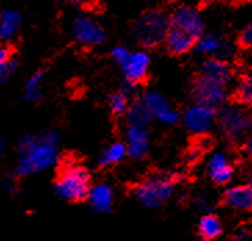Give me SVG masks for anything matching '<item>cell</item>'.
<instances>
[{"label": "cell", "instance_id": "34", "mask_svg": "<svg viewBox=\"0 0 252 241\" xmlns=\"http://www.w3.org/2000/svg\"><path fill=\"white\" fill-rule=\"evenodd\" d=\"M4 154H6V143H4V139L0 136V161L3 160Z\"/></svg>", "mask_w": 252, "mask_h": 241}, {"label": "cell", "instance_id": "16", "mask_svg": "<svg viewBox=\"0 0 252 241\" xmlns=\"http://www.w3.org/2000/svg\"><path fill=\"white\" fill-rule=\"evenodd\" d=\"M92 208L96 212H110L114 204V190L108 183H97L92 186L88 196Z\"/></svg>", "mask_w": 252, "mask_h": 241}, {"label": "cell", "instance_id": "5", "mask_svg": "<svg viewBox=\"0 0 252 241\" xmlns=\"http://www.w3.org/2000/svg\"><path fill=\"white\" fill-rule=\"evenodd\" d=\"M223 135L231 141H241L252 131V115L243 107L226 105L216 115Z\"/></svg>", "mask_w": 252, "mask_h": 241}, {"label": "cell", "instance_id": "14", "mask_svg": "<svg viewBox=\"0 0 252 241\" xmlns=\"http://www.w3.org/2000/svg\"><path fill=\"white\" fill-rule=\"evenodd\" d=\"M207 171L209 177L218 184L229 183L234 173L229 157L224 153L212 154L207 162Z\"/></svg>", "mask_w": 252, "mask_h": 241}, {"label": "cell", "instance_id": "9", "mask_svg": "<svg viewBox=\"0 0 252 241\" xmlns=\"http://www.w3.org/2000/svg\"><path fill=\"white\" fill-rule=\"evenodd\" d=\"M72 36L83 46H100L105 42L107 35L101 24L88 14H79L72 22Z\"/></svg>", "mask_w": 252, "mask_h": 241}, {"label": "cell", "instance_id": "36", "mask_svg": "<svg viewBox=\"0 0 252 241\" xmlns=\"http://www.w3.org/2000/svg\"><path fill=\"white\" fill-rule=\"evenodd\" d=\"M172 3H178V4H183V3H189L190 0H169Z\"/></svg>", "mask_w": 252, "mask_h": 241}, {"label": "cell", "instance_id": "17", "mask_svg": "<svg viewBox=\"0 0 252 241\" xmlns=\"http://www.w3.org/2000/svg\"><path fill=\"white\" fill-rule=\"evenodd\" d=\"M223 203L236 211L252 209V191L248 186H233L223 194Z\"/></svg>", "mask_w": 252, "mask_h": 241}, {"label": "cell", "instance_id": "25", "mask_svg": "<svg viewBox=\"0 0 252 241\" xmlns=\"http://www.w3.org/2000/svg\"><path fill=\"white\" fill-rule=\"evenodd\" d=\"M126 118H127L129 125H143V126H146L151 121L150 114L144 108V105L141 104L139 99L130 103L129 110L126 112Z\"/></svg>", "mask_w": 252, "mask_h": 241}, {"label": "cell", "instance_id": "31", "mask_svg": "<svg viewBox=\"0 0 252 241\" xmlns=\"http://www.w3.org/2000/svg\"><path fill=\"white\" fill-rule=\"evenodd\" d=\"M11 60V56H10V50H8L6 46L0 44V66L6 64L7 61Z\"/></svg>", "mask_w": 252, "mask_h": 241}, {"label": "cell", "instance_id": "32", "mask_svg": "<svg viewBox=\"0 0 252 241\" xmlns=\"http://www.w3.org/2000/svg\"><path fill=\"white\" fill-rule=\"evenodd\" d=\"M234 241H252V233L248 230H240L236 234V239Z\"/></svg>", "mask_w": 252, "mask_h": 241}, {"label": "cell", "instance_id": "1", "mask_svg": "<svg viewBox=\"0 0 252 241\" xmlns=\"http://www.w3.org/2000/svg\"><path fill=\"white\" fill-rule=\"evenodd\" d=\"M59 135L54 131L24 136L17 144L15 176L27 177L53 168L59 160Z\"/></svg>", "mask_w": 252, "mask_h": 241}, {"label": "cell", "instance_id": "28", "mask_svg": "<svg viewBox=\"0 0 252 241\" xmlns=\"http://www.w3.org/2000/svg\"><path fill=\"white\" fill-rule=\"evenodd\" d=\"M238 43L241 44L244 49H251L252 50V22L248 24L244 30L241 31L238 36Z\"/></svg>", "mask_w": 252, "mask_h": 241}, {"label": "cell", "instance_id": "15", "mask_svg": "<svg viewBox=\"0 0 252 241\" xmlns=\"http://www.w3.org/2000/svg\"><path fill=\"white\" fill-rule=\"evenodd\" d=\"M200 75L227 85L233 76V68L227 60L208 57L200 66Z\"/></svg>", "mask_w": 252, "mask_h": 241}, {"label": "cell", "instance_id": "8", "mask_svg": "<svg viewBox=\"0 0 252 241\" xmlns=\"http://www.w3.org/2000/svg\"><path fill=\"white\" fill-rule=\"evenodd\" d=\"M216 115H218V111L215 107L195 102L186 108L182 121L187 131L195 135H202L209 131L212 125L215 124Z\"/></svg>", "mask_w": 252, "mask_h": 241}, {"label": "cell", "instance_id": "26", "mask_svg": "<svg viewBox=\"0 0 252 241\" xmlns=\"http://www.w3.org/2000/svg\"><path fill=\"white\" fill-rule=\"evenodd\" d=\"M130 54H132V51L129 50L126 46H117L111 50V59L114 60V63H117L119 67H122L130 57Z\"/></svg>", "mask_w": 252, "mask_h": 241}, {"label": "cell", "instance_id": "3", "mask_svg": "<svg viewBox=\"0 0 252 241\" xmlns=\"http://www.w3.org/2000/svg\"><path fill=\"white\" fill-rule=\"evenodd\" d=\"M178 177L173 175H151L140 182L133 190L137 203L149 209L163 205L175 194Z\"/></svg>", "mask_w": 252, "mask_h": 241}, {"label": "cell", "instance_id": "39", "mask_svg": "<svg viewBox=\"0 0 252 241\" xmlns=\"http://www.w3.org/2000/svg\"><path fill=\"white\" fill-rule=\"evenodd\" d=\"M202 241H205V240H202Z\"/></svg>", "mask_w": 252, "mask_h": 241}, {"label": "cell", "instance_id": "12", "mask_svg": "<svg viewBox=\"0 0 252 241\" xmlns=\"http://www.w3.org/2000/svg\"><path fill=\"white\" fill-rule=\"evenodd\" d=\"M126 151L133 160L144 158L150 151V133L143 125H129L125 133Z\"/></svg>", "mask_w": 252, "mask_h": 241}, {"label": "cell", "instance_id": "2", "mask_svg": "<svg viewBox=\"0 0 252 241\" xmlns=\"http://www.w3.org/2000/svg\"><path fill=\"white\" fill-rule=\"evenodd\" d=\"M90 189V173L83 165L69 162L61 168L56 180V193L60 198L69 203H79L88 200Z\"/></svg>", "mask_w": 252, "mask_h": 241}, {"label": "cell", "instance_id": "35", "mask_svg": "<svg viewBox=\"0 0 252 241\" xmlns=\"http://www.w3.org/2000/svg\"><path fill=\"white\" fill-rule=\"evenodd\" d=\"M72 6H75V7H81V6H85L86 4V1L88 0H68Z\"/></svg>", "mask_w": 252, "mask_h": 241}, {"label": "cell", "instance_id": "30", "mask_svg": "<svg viewBox=\"0 0 252 241\" xmlns=\"http://www.w3.org/2000/svg\"><path fill=\"white\" fill-rule=\"evenodd\" d=\"M3 186H4V189H6V191L10 196H18L20 187H18V184L15 182V179H6V182L3 183Z\"/></svg>", "mask_w": 252, "mask_h": 241}, {"label": "cell", "instance_id": "4", "mask_svg": "<svg viewBox=\"0 0 252 241\" xmlns=\"http://www.w3.org/2000/svg\"><path fill=\"white\" fill-rule=\"evenodd\" d=\"M171 27L169 14L159 8H153L140 15L134 25V37L144 47H156L163 43Z\"/></svg>", "mask_w": 252, "mask_h": 241}, {"label": "cell", "instance_id": "20", "mask_svg": "<svg viewBox=\"0 0 252 241\" xmlns=\"http://www.w3.org/2000/svg\"><path fill=\"white\" fill-rule=\"evenodd\" d=\"M126 155H127V151H126L125 143L114 141V143L108 144L101 151V154L98 155L97 164L100 167H111V165L119 164L121 161L125 158Z\"/></svg>", "mask_w": 252, "mask_h": 241}, {"label": "cell", "instance_id": "21", "mask_svg": "<svg viewBox=\"0 0 252 241\" xmlns=\"http://www.w3.org/2000/svg\"><path fill=\"white\" fill-rule=\"evenodd\" d=\"M222 222L216 215H212V213L204 215L198 223V232H200L201 239L205 241L218 239L222 234Z\"/></svg>", "mask_w": 252, "mask_h": 241}, {"label": "cell", "instance_id": "18", "mask_svg": "<svg viewBox=\"0 0 252 241\" xmlns=\"http://www.w3.org/2000/svg\"><path fill=\"white\" fill-rule=\"evenodd\" d=\"M139 100L141 102V104L144 105V108L147 110V112L150 114L151 119H159L163 112L171 108V104L168 103L166 97L159 93V92H146L144 95H141L139 97Z\"/></svg>", "mask_w": 252, "mask_h": 241}, {"label": "cell", "instance_id": "23", "mask_svg": "<svg viewBox=\"0 0 252 241\" xmlns=\"http://www.w3.org/2000/svg\"><path fill=\"white\" fill-rule=\"evenodd\" d=\"M43 95V73L35 72L31 75L25 86H24V97L30 103H35L42 99Z\"/></svg>", "mask_w": 252, "mask_h": 241}, {"label": "cell", "instance_id": "13", "mask_svg": "<svg viewBox=\"0 0 252 241\" xmlns=\"http://www.w3.org/2000/svg\"><path fill=\"white\" fill-rule=\"evenodd\" d=\"M195 42H197V37L191 36L190 34L183 32L175 27H169L163 44H165L166 50L173 56H183V54H187L189 51L193 50Z\"/></svg>", "mask_w": 252, "mask_h": 241}, {"label": "cell", "instance_id": "33", "mask_svg": "<svg viewBox=\"0 0 252 241\" xmlns=\"http://www.w3.org/2000/svg\"><path fill=\"white\" fill-rule=\"evenodd\" d=\"M245 151L248 154V157L252 160V131L250 132V135L245 139Z\"/></svg>", "mask_w": 252, "mask_h": 241}, {"label": "cell", "instance_id": "38", "mask_svg": "<svg viewBox=\"0 0 252 241\" xmlns=\"http://www.w3.org/2000/svg\"><path fill=\"white\" fill-rule=\"evenodd\" d=\"M248 187H250L252 191V175H251V177H250V184H248Z\"/></svg>", "mask_w": 252, "mask_h": 241}, {"label": "cell", "instance_id": "19", "mask_svg": "<svg viewBox=\"0 0 252 241\" xmlns=\"http://www.w3.org/2000/svg\"><path fill=\"white\" fill-rule=\"evenodd\" d=\"M21 27V14L17 10H6L0 14V40H11Z\"/></svg>", "mask_w": 252, "mask_h": 241}, {"label": "cell", "instance_id": "27", "mask_svg": "<svg viewBox=\"0 0 252 241\" xmlns=\"http://www.w3.org/2000/svg\"><path fill=\"white\" fill-rule=\"evenodd\" d=\"M15 68H17V63L14 60H10L6 64L0 66V85H3L4 82L10 79V76L14 73Z\"/></svg>", "mask_w": 252, "mask_h": 241}, {"label": "cell", "instance_id": "37", "mask_svg": "<svg viewBox=\"0 0 252 241\" xmlns=\"http://www.w3.org/2000/svg\"><path fill=\"white\" fill-rule=\"evenodd\" d=\"M218 1H222V3H234V1H238V0H218Z\"/></svg>", "mask_w": 252, "mask_h": 241}, {"label": "cell", "instance_id": "7", "mask_svg": "<svg viewBox=\"0 0 252 241\" xmlns=\"http://www.w3.org/2000/svg\"><path fill=\"white\" fill-rule=\"evenodd\" d=\"M226 88L227 85L224 83L198 75L191 85V95L195 99V102L218 108L226 102L227 97Z\"/></svg>", "mask_w": 252, "mask_h": 241}, {"label": "cell", "instance_id": "29", "mask_svg": "<svg viewBox=\"0 0 252 241\" xmlns=\"http://www.w3.org/2000/svg\"><path fill=\"white\" fill-rule=\"evenodd\" d=\"M158 121L163 125H175V124H178L179 121H180V115H179L178 111L173 110V108L171 107V108L166 111V112H163Z\"/></svg>", "mask_w": 252, "mask_h": 241}, {"label": "cell", "instance_id": "10", "mask_svg": "<svg viewBox=\"0 0 252 241\" xmlns=\"http://www.w3.org/2000/svg\"><path fill=\"white\" fill-rule=\"evenodd\" d=\"M150 66H151V57L147 51H132L130 57L121 67L125 78L126 88L133 89L136 85H139L146 79Z\"/></svg>", "mask_w": 252, "mask_h": 241}, {"label": "cell", "instance_id": "22", "mask_svg": "<svg viewBox=\"0 0 252 241\" xmlns=\"http://www.w3.org/2000/svg\"><path fill=\"white\" fill-rule=\"evenodd\" d=\"M132 89L124 88L122 90H118L115 93H112L108 97V108L111 111L115 117H122L126 115V112L129 110V105H130V97H129V92Z\"/></svg>", "mask_w": 252, "mask_h": 241}, {"label": "cell", "instance_id": "24", "mask_svg": "<svg viewBox=\"0 0 252 241\" xmlns=\"http://www.w3.org/2000/svg\"><path fill=\"white\" fill-rule=\"evenodd\" d=\"M234 100L241 105H252V75H244L236 85Z\"/></svg>", "mask_w": 252, "mask_h": 241}, {"label": "cell", "instance_id": "11", "mask_svg": "<svg viewBox=\"0 0 252 241\" xmlns=\"http://www.w3.org/2000/svg\"><path fill=\"white\" fill-rule=\"evenodd\" d=\"M193 50L207 57H218L222 60H227L233 56L231 43L215 34H202L197 39Z\"/></svg>", "mask_w": 252, "mask_h": 241}, {"label": "cell", "instance_id": "6", "mask_svg": "<svg viewBox=\"0 0 252 241\" xmlns=\"http://www.w3.org/2000/svg\"><path fill=\"white\" fill-rule=\"evenodd\" d=\"M169 20H171V27L187 32L197 39L204 34V28H205L204 17L200 10L193 4L189 3L179 4L169 15Z\"/></svg>", "mask_w": 252, "mask_h": 241}]
</instances>
